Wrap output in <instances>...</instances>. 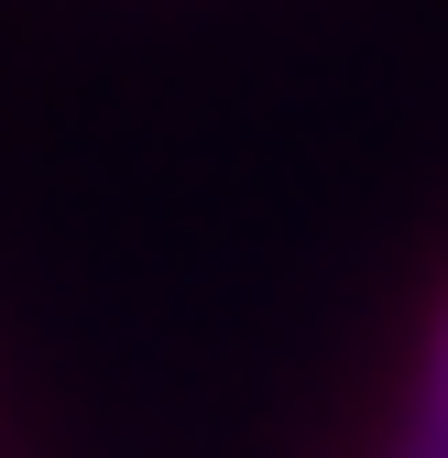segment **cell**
Masks as SVG:
<instances>
[{"label": "cell", "mask_w": 448, "mask_h": 458, "mask_svg": "<svg viewBox=\"0 0 448 458\" xmlns=\"http://www.w3.org/2000/svg\"><path fill=\"white\" fill-rule=\"evenodd\" d=\"M405 458H448V317H437V350H426V393H416V437Z\"/></svg>", "instance_id": "obj_1"}]
</instances>
